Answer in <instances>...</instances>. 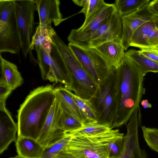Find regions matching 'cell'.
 Returning a JSON list of instances; mask_svg holds the SVG:
<instances>
[{"label": "cell", "instance_id": "obj_1", "mask_svg": "<svg viewBox=\"0 0 158 158\" xmlns=\"http://www.w3.org/2000/svg\"><path fill=\"white\" fill-rule=\"evenodd\" d=\"M116 74V109L112 126L114 129L126 125L145 94L146 75L131 59L124 56Z\"/></svg>", "mask_w": 158, "mask_h": 158}, {"label": "cell", "instance_id": "obj_2", "mask_svg": "<svg viewBox=\"0 0 158 158\" xmlns=\"http://www.w3.org/2000/svg\"><path fill=\"white\" fill-rule=\"evenodd\" d=\"M54 84L31 91L18 111V137L37 140L56 98Z\"/></svg>", "mask_w": 158, "mask_h": 158}, {"label": "cell", "instance_id": "obj_3", "mask_svg": "<svg viewBox=\"0 0 158 158\" xmlns=\"http://www.w3.org/2000/svg\"><path fill=\"white\" fill-rule=\"evenodd\" d=\"M52 39L65 65L70 82L67 89L82 98L90 99L98 85L84 68L68 45L56 34L52 37Z\"/></svg>", "mask_w": 158, "mask_h": 158}, {"label": "cell", "instance_id": "obj_4", "mask_svg": "<svg viewBox=\"0 0 158 158\" xmlns=\"http://www.w3.org/2000/svg\"><path fill=\"white\" fill-rule=\"evenodd\" d=\"M118 129L94 135L72 136L61 150L74 158H109V144L124 136Z\"/></svg>", "mask_w": 158, "mask_h": 158}, {"label": "cell", "instance_id": "obj_5", "mask_svg": "<svg viewBox=\"0 0 158 158\" xmlns=\"http://www.w3.org/2000/svg\"><path fill=\"white\" fill-rule=\"evenodd\" d=\"M116 94L115 69L98 85L94 94L89 99L98 113V123L107 125L112 128L116 109Z\"/></svg>", "mask_w": 158, "mask_h": 158}, {"label": "cell", "instance_id": "obj_6", "mask_svg": "<svg viewBox=\"0 0 158 158\" xmlns=\"http://www.w3.org/2000/svg\"><path fill=\"white\" fill-rule=\"evenodd\" d=\"M21 45L13 0H0V54H17Z\"/></svg>", "mask_w": 158, "mask_h": 158}, {"label": "cell", "instance_id": "obj_7", "mask_svg": "<svg viewBox=\"0 0 158 158\" xmlns=\"http://www.w3.org/2000/svg\"><path fill=\"white\" fill-rule=\"evenodd\" d=\"M35 48L42 79L56 83L60 82L68 88L70 82L65 65L53 41L51 52L42 46Z\"/></svg>", "mask_w": 158, "mask_h": 158}, {"label": "cell", "instance_id": "obj_8", "mask_svg": "<svg viewBox=\"0 0 158 158\" xmlns=\"http://www.w3.org/2000/svg\"><path fill=\"white\" fill-rule=\"evenodd\" d=\"M68 45L84 68L98 85L114 70L94 48L71 43Z\"/></svg>", "mask_w": 158, "mask_h": 158}, {"label": "cell", "instance_id": "obj_9", "mask_svg": "<svg viewBox=\"0 0 158 158\" xmlns=\"http://www.w3.org/2000/svg\"><path fill=\"white\" fill-rule=\"evenodd\" d=\"M13 2L22 52L26 58L30 52L35 26L34 13L36 7L34 0H15Z\"/></svg>", "mask_w": 158, "mask_h": 158}, {"label": "cell", "instance_id": "obj_10", "mask_svg": "<svg viewBox=\"0 0 158 158\" xmlns=\"http://www.w3.org/2000/svg\"><path fill=\"white\" fill-rule=\"evenodd\" d=\"M122 34V17L116 10L97 31L79 45L95 48L108 42L121 43Z\"/></svg>", "mask_w": 158, "mask_h": 158}, {"label": "cell", "instance_id": "obj_11", "mask_svg": "<svg viewBox=\"0 0 158 158\" xmlns=\"http://www.w3.org/2000/svg\"><path fill=\"white\" fill-rule=\"evenodd\" d=\"M62 111V109L56 98L36 140L44 149L51 147L63 139L65 135V133L60 128Z\"/></svg>", "mask_w": 158, "mask_h": 158}, {"label": "cell", "instance_id": "obj_12", "mask_svg": "<svg viewBox=\"0 0 158 158\" xmlns=\"http://www.w3.org/2000/svg\"><path fill=\"white\" fill-rule=\"evenodd\" d=\"M116 11L114 4L107 3L85 26L71 30L67 38L69 43L80 45L106 23L110 16Z\"/></svg>", "mask_w": 158, "mask_h": 158}, {"label": "cell", "instance_id": "obj_13", "mask_svg": "<svg viewBox=\"0 0 158 158\" xmlns=\"http://www.w3.org/2000/svg\"><path fill=\"white\" fill-rule=\"evenodd\" d=\"M153 15L148 4L134 12L122 17L123 34L121 43L125 51L129 47L130 41L135 31L143 24L151 20Z\"/></svg>", "mask_w": 158, "mask_h": 158}, {"label": "cell", "instance_id": "obj_14", "mask_svg": "<svg viewBox=\"0 0 158 158\" xmlns=\"http://www.w3.org/2000/svg\"><path fill=\"white\" fill-rule=\"evenodd\" d=\"M140 125L137 116H131L126 125L127 133L124 135V147L119 158H148L145 150L141 149L139 145L138 128Z\"/></svg>", "mask_w": 158, "mask_h": 158}, {"label": "cell", "instance_id": "obj_15", "mask_svg": "<svg viewBox=\"0 0 158 158\" xmlns=\"http://www.w3.org/2000/svg\"><path fill=\"white\" fill-rule=\"evenodd\" d=\"M130 46L141 49H148L158 51V30L152 19L143 24L135 31L130 41Z\"/></svg>", "mask_w": 158, "mask_h": 158}, {"label": "cell", "instance_id": "obj_16", "mask_svg": "<svg viewBox=\"0 0 158 158\" xmlns=\"http://www.w3.org/2000/svg\"><path fill=\"white\" fill-rule=\"evenodd\" d=\"M18 126L6 107L0 103V154H2L9 145L16 140Z\"/></svg>", "mask_w": 158, "mask_h": 158}, {"label": "cell", "instance_id": "obj_17", "mask_svg": "<svg viewBox=\"0 0 158 158\" xmlns=\"http://www.w3.org/2000/svg\"><path fill=\"white\" fill-rule=\"evenodd\" d=\"M39 19V24L56 26L64 20L60 9L59 0H34Z\"/></svg>", "mask_w": 158, "mask_h": 158}, {"label": "cell", "instance_id": "obj_18", "mask_svg": "<svg viewBox=\"0 0 158 158\" xmlns=\"http://www.w3.org/2000/svg\"><path fill=\"white\" fill-rule=\"evenodd\" d=\"M114 70L120 66L125 56V49L121 43L109 41L94 48Z\"/></svg>", "mask_w": 158, "mask_h": 158}, {"label": "cell", "instance_id": "obj_19", "mask_svg": "<svg viewBox=\"0 0 158 158\" xmlns=\"http://www.w3.org/2000/svg\"><path fill=\"white\" fill-rule=\"evenodd\" d=\"M56 97L62 109L83 124L85 119L73 99L71 91L65 87L60 86L55 88Z\"/></svg>", "mask_w": 158, "mask_h": 158}, {"label": "cell", "instance_id": "obj_20", "mask_svg": "<svg viewBox=\"0 0 158 158\" xmlns=\"http://www.w3.org/2000/svg\"><path fill=\"white\" fill-rule=\"evenodd\" d=\"M18 155L26 158H40L44 150L35 140L25 137H18L15 141Z\"/></svg>", "mask_w": 158, "mask_h": 158}, {"label": "cell", "instance_id": "obj_21", "mask_svg": "<svg viewBox=\"0 0 158 158\" xmlns=\"http://www.w3.org/2000/svg\"><path fill=\"white\" fill-rule=\"evenodd\" d=\"M0 61L2 78L13 90L21 86L23 79L17 66L4 58L0 54Z\"/></svg>", "mask_w": 158, "mask_h": 158}, {"label": "cell", "instance_id": "obj_22", "mask_svg": "<svg viewBox=\"0 0 158 158\" xmlns=\"http://www.w3.org/2000/svg\"><path fill=\"white\" fill-rule=\"evenodd\" d=\"M56 33L51 25L39 24L36 27L32 37L30 45V51L35 47L43 46L52 43V37Z\"/></svg>", "mask_w": 158, "mask_h": 158}, {"label": "cell", "instance_id": "obj_23", "mask_svg": "<svg viewBox=\"0 0 158 158\" xmlns=\"http://www.w3.org/2000/svg\"><path fill=\"white\" fill-rule=\"evenodd\" d=\"M125 56L132 60L146 75L149 72L158 73V63L144 56L139 50L130 49L125 52Z\"/></svg>", "mask_w": 158, "mask_h": 158}, {"label": "cell", "instance_id": "obj_24", "mask_svg": "<svg viewBox=\"0 0 158 158\" xmlns=\"http://www.w3.org/2000/svg\"><path fill=\"white\" fill-rule=\"evenodd\" d=\"M71 94L85 119L86 124L98 123V114L90 100L82 98L72 92Z\"/></svg>", "mask_w": 158, "mask_h": 158}, {"label": "cell", "instance_id": "obj_25", "mask_svg": "<svg viewBox=\"0 0 158 158\" xmlns=\"http://www.w3.org/2000/svg\"><path fill=\"white\" fill-rule=\"evenodd\" d=\"M150 0H116L114 4L121 17L133 12L149 4Z\"/></svg>", "mask_w": 158, "mask_h": 158}, {"label": "cell", "instance_id": "obj_26", "mask_svg": "<svg viewBox=\"0 0 158 158\" xmlns=\"http://www.w3.org/2000/svg\"><path fill=\"white\" fill-rule=\"evenodd\" d=\"M111 129L107 125L96 123L83 124L81 128L66 133L72 136H89L101 134Z\"/></svg>", "mask_w": 158, "mask_h": 158}, {"label": "cell", "instance_id": "obj_27", "mask_svg": "<svg viewBox=\"0 0 158 158\" xmlns=\"http://www.w3.org/2000/svg\"><path fill=\"white\" fill-rule=\"evenodd\" d=\"M83 125V123L62 109L60 119V128L65 133L76 130Z\"/></svg>", "mask_w": 158, "mask_h": 158}, {"label": "cell", "instance_id": "obj_28", "mask_svg": "<svg viewBox=\"0 0 158 158\" xmlns=\"http://www.w3.org/2000/svg\"><path fill=\"white\" fill-rule=\"evenodd\" d=\"M72 136L65 133L64 137L51 147L44 149L40 158H56L58 154L67 144Z\"/></svg>", "mask_w": 158, "mask_h": 158}, {"label": "cell", "instance_id": "obj_29", "mask_svg": "<svg viewBox=\"0 0 158 158\" xmlns=\"http://www.w3.org/2000/svg\"><path fill=\"white\" fill-rule=\"evenodd\" d=\"M143 137L148 146L158 153V129L141 126Z\"/></svg>", "mask_w": 158, "mask_h": 158}, {"label": "cell", "instance_id": "obj_30", "mask_svg": "<svg viewBox=\"0 0 158 158\" xmlns=\"http://www.w3.org/2000/svg\"><path fill=\"white\" fill-rule=\"evenodd\" d=\"M106 4L103 0H89L87 12L84 22L80 27L85 26Z\"/></svg>", "mask_w": 158, "mask_h": 158}, {"label": "cell", "instance_id": "obj_31", "mask_svg": "<svg viewBox=\"0 0 158 158\" xmlns=\"http://www.w3.org/2000/svg\"><path fill=\"white\" fill-rule=\"evenodd\" d=\"M125 142L124 136L110 142L108 146L109 157H120L123 150Z\"/></svg>", "mask_w": 158, "mask_h": 158}, {"label": "cell", "instance_id": "obj_32", "mask_svg": "<svg viewBox=\"0 0 158 158\" xmlns=\"http://www.w3.org/2000/svg\"><path fill=\"white\" fill-rule=\"evenodd\" d=\"M13 90L2 77L0 80V103L6 104V101Z\"/></svg>", "mask_w": 158, "mask_h": 158}, {"label": "cell", "instance_id": "obj_33", "mask_svg": "<svg viewBox=\"0 0 158 158\" xmlns=\"http://www.w3.org/2000/svg\"><path fill=\"white\" fill-rule=\"evenodd\" d=\"M140 53L149 59L158 63V51L152 49H143L139 50Z\"/></svg>", "mask_w": 158, "mask_h": 158}, {"label": "cell", "instance_id": "obj_34", "mask_svg": "<svg viewBox=\"0 0 158 158\" xmlns=\"http://www.w3.org/2000/svg\"><path fill=\"white\" fill-rule=\"evenodd\" d=\"M72 1L76 5L83 7V8L80 11L79 13H83L85 17L86 16L89 5V0H73Z\"/></svg>", "mask_w": 158, "mask_h": 158}, {"label": "cell", "instance_id": "obj_35", "mask_svg": "<svg viewBox=\"0 0 158 158\" xmlns=\"http://www.w3.org/2000/svg\"><path fill=\"white\" fill-rule=\"evenodd\" d=\"M148 7L154 15H158V0L151 1L148 4Z\"/></svg>", "mask_w": 158, "mask_h": 158}, {"label": "cell", "instance_id": "obj_36", "mask_svg": "<svg viewBox=\"0 0 158 158\" xmlns=\"http://www.w3.org/2000/svg\"><path fill=\"white\" fill-rule=\"evenodd\" d=\"M56 158H74L71 155L64 152L61 151L58 154Z\"/></svg>", "mask_w": 158, "mask_h": 158}, {"label": "cell", "instance_id": "obj_37", "mask_svg": "<svg viewBox=\"0 0 158 158\" xmlns=\"http://www.w3.org/2000/svg\"><path fill=\"white\" fill-rule=\"evenodd\" d=\"M141 104L143 107L145 109L151 108L152 107L151 104L149 103L147 99L142 100L141 102Z\"/></svg>", "mask_w": 158, "mask_h": 158}, {"label": "cell", "instance_id": "obj_38", "mask_svg": "<svg viewBox=\"0 0 158 158\" xmlns=\"http://www.w3.org/2000/svg\"><path fill=\"white\" fill-rule=\"evenodd\" d=\"M152 20L156 28L158 30V15H154Z\"/></svg>", "mask_w": 158, "mask_h": 158}, {"label": "cell", "instance_id": "obj_39", "mask_svg": "<svg viewBox=\"0 0 158 158\" xmlns=\"http://www.w3.org/2000/svg\"><path fill=\"white\" fill-rule=\"evenodd\" d=\"M10 158H26L17 155L14 157H10Z\"/></svg>", "mask_w": 158, "mask_h": 158}]
</instances>
